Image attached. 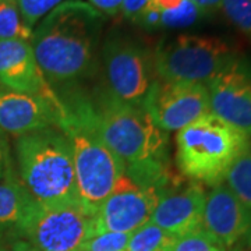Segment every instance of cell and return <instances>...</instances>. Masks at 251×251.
<instances>
[{"instance_id": "obj_15", "label": "cell", "mask_w": 251, "mask_h": 251, "mask_svg": "<svg viewBox=\"0 0 251 251\" xmlns=\"http://www.w3.org/2000/svg\"><path fill=\"white\" fill-rule=\"evenodd\" d=\"M0 81L16 92L41 97L54 92L36 63L31 44L23 39L0 41Z\"/></svg>"}, {"instance_id": "obj_20", "label": "cell", "mask_w": 251, "mask_h": 251, "mask_svg": "<svg viewBox=\"0 0 251 251\" xmlns=\"http://www.w3.org/2000/svg\"><path fill=\"white\" fill-rule=\"evenodd\" d=\"M225 17L251 42V0H222Z\"/></svg>"}, {"instance_id": "obj_28", "label": "cell", "mask_w": 251, "mask_h": 251, "mask_svg": "<svg viewBox=\"0 0 251 251\" xmlns=\"http://www.w3.org/2000/svg\"><path fill=\"white\" fill-rule=\"evenodd\" d=\"M197 7L201 14H211L222 7V0H188Z\"/></svg>"}, {"instance_id": "obj_7", "label": "cell", "mask_w": 251, "mask_h": 251, "mask_svg": "<svg viewBox=\"0 0 251 251\" xmlns=\"http://www.w3.org/2000/svg\"><path fill=\"white\" fill-rule=\"evenodd\" d=\"M18 229L39 250L77 251L92 233V215L81 204L36 202Z\"/></svg>"}, {"instance_id": "obj_32", "label": "cell", "mask_w": 251, "mask_h": 251, "mask_svg": "<svg viewBox=\"0 0 251 251\" xmlns=\"http://www.w3.org/2000/svg\"><path fill=\"white\" fill-rule=\"evenodd\" d=\"M77 251H80V250H77Z\"/></svg>"}, {"instance_id": "obj_26", "label": "cell", "mask_w": 251, "mask_h": 251, "mask_svg": "<svg viewBox=\"0 0 251 251\" xmlns=\"http://www.w3.org/2000/svg\"><path fill=\"white\" fill-rule=\"evenodd\" d=\"M161 17L162 13L159 10L153 9L151 6H148L144 10V13L138 17L137 23L141 24L143 27L148 28V29H155V28L161 27Z\"/></svg>"}, {"instance_id": "obj_27", "label": "cell", "mask_w": 251, "mask_h": 251, "mask_svg": "<svg viewBox=\"0 0 251 251\" xmlns=\"http://www.w3.org/2000/svg\"><path fill=\"white\" fill-rule=\"evenodd\" d=\"M87 3H90L92 7H95L100 13L115 16L117 13H120L123 0H88Z\"/></svg>"}, {"instance_id": "obj_1", "label": "cell", "mask_w": 251, "mask_h": 251, "mask_svg": "<svg viewBox=\"0 0 251 251\" xmlns=\"http://www.w3.org/2000/svg\"><path fill=\"white\" fill-rule=\"evenodd\" d=\"M103 14L81 0H64L38 24L29 44L49 85L90 74L97 59Z\"/></svg>"}, {"instance_id": "obj_24", "label": "cell", "mask_w": 251, "mask_h": 251, "mask_svg": "<svg viewBox=\"0 0 251 251\" xmlns=\"http://www.w3.org/2000/svg\"><path fill=\"white\" fill-rule=\"evenodd\" d=\"M201 16V11L188 0H183L177 9L162 13L161 27L181 28L194 24Z\"/></svg>"}, {"instance_id": "obj_12", "label": "cell", "mask_w": 251, "mask_h": 251, "mask_svg": "<svg viewBox=\"0 0 251 251\" xmlns=\"http://www.w3.org/2000/svg\"><path fill=\"white\" fill-rule=\"evenodd\" d=\"M205 191L201 183L179 181L159 191L151 222L176 237L202 229V209Z\"/></svg>"}, {"instance_id": "obj_10", "label": "cell", "mask_w": 251, "mask_h": 251, "mask_svg": "<svg viewBox=\"0 0 251 251\" xmlns=\"http://www.w3.org/2000/svg\"><path fill=\"white\" fill-rule=\"evenodd\" d=\"M158 197L156 188L135 181L125 172L92 216L91 234L133 233L151 221Z\"/></svg>"}, {"instance_id": "obj_9", "label": "cell", "mask_w": 251, "mask_h": 251, "mask_svg": "<svg viewBox=\"0 0 251 251\" xmlns=\"http://www.w3.org/2000/svg\"><path fill=\"white\" fill-rule=\"evenodd\" d=\"M162 131H179L211 113L206 84L153 80L141 105Z\"/></svg>"}, {"instance_id": "obj_33", "label": "cell", "mask_w": 251, "mask_h": 251, "mask_svg": "<svg viewBox=\"0 0 251 251\" xmlns=\"http://www.w3.org/2000/svg\"><path fill=\"white\" fill-rule=\"evenodd\" d=\"M0 251H1V250H0Z\"/></svg>"}, {"instance_id": "obj_6", "label": "cell", "mask_w": 251, "mask_h": 251, "mask_svg": "<svg viewBox=\"0 0 251 251\" xmlns=\"http://www.w3.org/2000/svg\"><path fill=\"white\" fill-rule=\"evenodd\" d=\"M234 57L230 45L221 38L179 35L158 44L153 72L163 81L208 84Z\"/></svg>"}, {"instance_id": "obj_3", "label": "cell", "mask_w": 251, "mask_h": 251, "mask_svg": "<svg viewBox=\"0 0 251 251\" xmlns=\"http://www.w3.org/2000/svg\"><path fill=\"white\" fill-rule=\"evenodd\" d=\"M62 103L57 127L72 145L81 205L94 216L126 172L125 163L103 143L95 123L94 106L88 100L75 98Z\"/></svg>"}, {"instance_id": "obj_19", "label": "cell", "mask_w": 251, "mask_h": 251, "mask_svg": "<svg viewBox=\"0 0 251 251\" xmlns=\"http://www.w3.org/2000/svg\"><path fill=\"white\" fill-rule=\"evenodd\" d=\"M32 29L25 25L20 14L17 0H0V41H31Z\"/></svg>"}, {"instance_id": "obj_29", "label": "cell", "mask_w": 251, "mask_h": 251, "mask_svg": "<svg viewBox=\"0 0 251 251\" xmlns=\"http://www.w3.org/2000/svg\"><path fill=\"white\" fill-rule=\"evenodd\" d=\"M11 162H10L9 148L7 144L4 141V138L0 134V179L7 173L9 169H11Z\"/></svg>"}, {"instance_id": "obj_23", "label": "cell", "mask_w": 251, "mask_h": 251, "mask_svg": "<svg viewBox=\"0 0 251 251\" xmlns=\"http://www.w3.org/2000/svg\"><path fill=\"white\" fill-rule=\"evenodd\" d=\"M64 0H17L20 14L29 29L35 27L41 18H44Z\"/></svg>"}, {"instance_id": "obj_25", "label": "cell", "mask_w": 251, "mask_h": 251, "mask_svg": "<svg viewBox=\"0 0 251 251\" xmlns=\"http://www.w3.org/2000/svg\"><path fill=\"white\" fill-rule=\"evenodd\" d=\"M151 0H123L120 13L128 20H133L137 23L138 17L144 13V10L150 6Z\"/></svg>"}, {"instance_id": "obj_14", "label": "cell", "mask_w": 251, "mask_h": 251, "mask_svg": "<svg viewBox=\"0 0 251 251\" xmlns=\"http://www.w3.org/2000/svg\"><path fill=\"white\" fill-rule=\"evenodd\" d=\"M202 230L221 247H230L251 230V209L219 183L205 194Z\"/></svg>"}, {"instance_id": "obj_11", "label": "cell", "mask_w": 251, "mask_h": 251, "mask_svg": "<svg viewBox=\"0 0 251 251\" xmlns=\"http://www.w3.org/2000/svg\"><path fill=\"white\" fill-rule=\"evenodd\" d=\"M211 113L251 135V66L234 57L206 84Z\"/></svg>"}, {"instance_id": "obj_16", "label": "cell", "mask_w": 251, "mask_h": 251, "mask_svg": "<svg viewBox=\"0 0 251 251\" xmlns=\"http://www.w3.org/2000/svg\"><path fill=\"white\" fill-rule=\"evenodd\" d=\"M35 204L13 168L9 169L0 179V226L16 225L20 227Z\"/></svg>"}, {"instance_id": "obj_5", "label": "cell", "mask_w": 251, "mask_h": 251, "mask_svg": "<svg viewBox=\"0 0 251 251\" xmlns=\"http://www.w3.org/2000/svg\"><path fill=\"white\" fill-rule=\"evenodd\" d=\"M249 147L247 135L208 113L177 131V168L194 181L216 186L222 183L236 158Z\"/></svg>"}, {"instance_id": "obj_22", "label": "cell", "mask_w": 251, "mask_h": 251, "mask_svg": "<svg viewBox=\"0 0 251 251\" xmlns=\"http://www.w3.org/2000/svg\"><path fill=\"white\" fill-rule=\"evenodd\" d=\"M169 251H225L215 240H212L201 229L193 233L176 237Z\"/></svg>"}, {"instance_id": "obj_21", "label": "cell", "mask_w": 251, "mask_h": 251, "mask_svg": "<svg viewBox=\"0 0 251 251\" xmlns=\"http://www.w3.org/2000/svg\"><path fill=\"white\" fill-rule=\"evenodd\" d=\"M131 233L102 232L88 236L80 246V251H126Z\"/></svg>"}, {"instance_id": "obj_30", "label": "cell", "mask_w": 251, "mask_h": 251, "mask_svg": "<svg viewBox=\"0 0 251 251\" xmlns=\"http://www.w3.org/2000/svg\"><path fill=\"white\" fill-rule=\"evenodd\" d=\"M181 3H183V0H151L150 6L153 9L159 10L161 13H165V11L177 9Z\"/></svg>"}, {"instance_id": "obj_8", "label": "cell", "mask_w": 251, "mask_h": 251, "mask_svg": "<svg viewBox=\"0 0 251 251\" xmlns=\"http://www.w3.org/2000/svg\"><path fill=\"white\" fill-rule=\"evenodd\" d=\"M109 95L130 105H143L152 85V57L143 46L123 36H110L102 49Z\"/></svg>"}, {"instance_id": "obj_2", "label": "cell", "mask_w": 251, "mask_h": 251, "mask_svg": "<svg viewBox=\"0 0 251 251\" xmlns=\"http://www.w3.org/2000/svg\"><path fill=\"white\" fill-rule=\"evenodd\" d=\"M94 116L103 143L125 163L131 179L158 191L177 181L166 159V134L141 105L106 95L94 106Z\"/></svg>"}, {"instance_id": "obj_18", "label": "cell", "mask_w": 251, "mask_h": 251, "mask_svg": "<svg viewBox=\"0 0 251 251\" xmlns=\"http://www.w3.org/2000/svg\"><path fill=\"white\" fill-rule=\"evenodd\" d=\"M226 186L236 197L251 209V148L243 151L225 176Z\"/></svg>"}, {"instance_id": "obj_17", "label": "cell", "mask_w": 251, "mask_h": 251, "mask_svg": "<svg viewBox=\"0 0 251 251\" xmlns=\"http://www.w3.org/2000/svg\"><path fill=\"white\" fill-rule=\"evenodd\" d=\"M175 240L176 236L150 221L130 234L126 251H169Z\"/></svg>"}, {"instance_id": "obj_13", "label": "cell", "mask_w": 251, "mask_h": 251, "mask_svg": "<svg viewBox=\"0 0 251 251\" xmlns=\"http://www.w3.org/2000/svg\"><path fill=\"white\" fill-rule=\"evenodd\" d=\"M63 103L56 94L48 97L24 92H0V128L13 135H24L59 125Z\"/></svg>"}, {"instance_id": "obj_4", "label": "cell", "mask_w": 251, "mask_h": 251, "mask_svg": "<svg viewBox=\"0 0 251 251\" xmlns=\"http://www.w3.org/2000/svg\"><path fill=\"white\" fill-rule=\"evenodd\" d=\"M16 151L20 180L38 204H81L72 145L59 127L20 135Z\"/></svg>"}, {"instance_id": "obj_31", "label": "cell", "mask_w": 251, "mask_h": 251, "mask_svg": "<svg viewBox=\"0 0 251 251\" xmlns=\"http://www.w3.org/2000/svg\"><path fill=\"white\" fill-rule=\"evenodd\" d=\"M14 251H42V250L36 249V247H34V246H32V244H29V243H20V244L16 246Z\"/></svg>"}]
</instances>
